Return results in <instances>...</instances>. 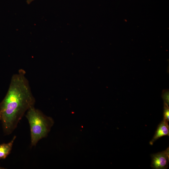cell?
I'll use <instances>...</instances> for the list:
<instances>
[{
  "label": "cell",
  "instance_id": "obj_1",
  "mask_svg": "<svg viewBox=\"0 0 169 169\" xmlns=\"http://www.w3.org/2000/svg\"><path fill=\"white\" fill-rule=\"evenodd\" d=\"M25 73L20 69L13 75L7 93L0 103L1 120L6 134L12 133L25 112L34 106L35 99Z\"/></svg>",
  "mask_w": 169,
  "mask_h": 169
},
{
  "label": "cell",
  "instance_id": "obj_2",
  "mask_svg": "<svg viewBox=\"0 0 169 169\" xmlns=\"http://www.w3.org/2000/svg\"><path fill=\"white\" fill-rule=\"evenodd\" d=\"M26 116L30 127L31 144L34 146L39 141L46 136L54 121L51 118L45 115L34 106L27 111Z\"/></svg>",
  "mask_w": 169,
  "mask_h": 169
},
{
  "label": "cell",
  "instance_id": "obj_3",
  "mask_svg": "<svg viewBox=\"0 0 169 169\" xmlns=\"http://www.w3.org/2000/svg\"><path fill=\"white\" fill-rule=\"evenodd\" d=\"M151 166L153 169H165L168 167L169 162V148L161 152L151 155Z\"/></svg>",
  "mask_w": 169,
  "mask_h": 169
},
{
  "label": "cell",
  "instance_id": "obj_4",
  "mask_svg": "<svg viewBox=\"0 0 169 169\" xmlns=\"http://www.w3.org/2000/svg\"><path fill=\"white\" fill-rule=\"evenodd\" d=\"M169 127L168 122L163 119L159 124L152 139L150 142V144L152 145L157 140L165 136H169Z\"/></svg>",
  "mask_w": 169,
  "mask_h": 169
},
{
  "label": "cell",
  "instance_id": "obj_5",
  "mask_svg": "<svg viewBox=\"0 0 169 169\" xmlns=\"http://www.w3.org/2000/svg\"><path fill=\"white\" fill-rule=\"evenodd\" d=\"M16 138V136H14L8 143L0 145V160L5 159L10 153Z\"/></svg>",
  "mask_w": 169,
  "mask_h": 169
},
{
  "label": "cell",
  "instance_id": "obj_6",
  "mask_svg": "<svg viewBox=\"0 0 169 169\" xmlns=\"http://www.w3.org/2000/svg\"><path fill=\"white\" fill-rule=\"evenodd\" d=\"M168 105L164 102L163 119L167 122L169 121V109Z\"/></svg>",
  "mask_w": 169,
  "mask_h": 169
},
{
  "label": "cell",
  "instance_id": "obj_7",
  "mask_svg": "<svg viewBox=\"0 0 169 169\" xmlns=\"http://www.w3.org/2000/svg\"><path fill=\"white\" fill-rule=\"evenodd\" d=\"M169 94L168 90H164L162 93V96L164 101V102L169 105Z\"/></svg>",
  "mask_w": 169,
  "mask_h": 169
},
{
  "label": "cell",
  "instance_id": "obj_8",
  "mask_svg": "<svg viewBox=\"0 0 169 169\" xmlns=\"http://www.w3.org/2000/svg\"><path fill=\"white\" fill-rule=\"evenodd\" d=\"M34 0H26V2L28 4H29Z\"/></svg>",
  "mask_w": 169,
  "mask_h": 169
},
{
  "label": "cell",
  "instance_id": "obj_9",
  "mask_svg": "<svg viewBox=\"0 0 169 169\" xmlns=\"http://www.w3.org/2000/svg\"><path fill=\"white\" fill-rule=\"evenodd\" d=\"M1 114L0 112V120H1Z\"/></svg>",
  "mask_w": 169,
  "mask_h": 169
},
{
  "label": "cell",
  "instance_id": "obj_10",
  "mask_svg": "<svg viewBox=\"0 0 169 169\" xmlns=\"http://www.w3.org/2000/svg\"><path fill=\"white\" fill-rule=\"evenodd\" d=\"M4 169V168L1 167L0 166V169Z\"/></svg>",
  "mask_w": 169,
  "mask_h": 169
}]
</instances>
